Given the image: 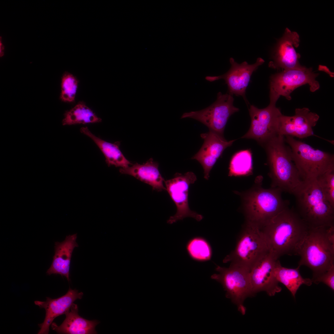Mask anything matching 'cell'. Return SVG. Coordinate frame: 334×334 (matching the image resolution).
I'll list each match as a JSON object with an SVG mask.
<instances>
[{
  "mask_svg": "<svg viewBox=\"0 0 334 334\" xmlns=\"http://www.w3.org/2000/svg\"><path fill=\"white\" fill-rule=\"evenodd\" d=\"M310 228L296 210L285 208L260 228L269 251L277 259L297 255Z\"/></svg>",
  "mask_w": 334,
  "mask_h": 334,
  "instance_id": "cell-1",
  "label": "cell"
},
{
  "mask_svg": "<svg viewBox=\"0 0 334 334\" xmlns=\"http://www.w3.org/2000/svg\"><path fill=\"white\" fill-rule=\"evenodd\" d=\"M263 178L257 176L252 186L246 191H234L241 199L240 209L246 221L262 228L272 218L289 206L288 200H284L280 189H265L262 186Z\"/></svg>",
  "mask_w": 334,
  "mask_h": 334,
  "instance_id": "cell-2",
  "label": "cell"
},
{
  "mask_svg": "<svg viewBox=\"0 0 334 334\" xmlns=\"http://www.w3.org/2000/svg\"><path fill=\"white\" fill-rule=\"evenodd\" d=\"M263 146L267 156L271 187L294 195L304 181L292 160L290 149L286 144L285 136L278 135Z\"/></svg>",
  "mask_w": 334,
  "mask_h": 334,
  "instance_id": "cell-3",
  "label": "cell"
},
{
  "mask_svg": "<svg viewBox=\"0 0 334 334\" xmlns=\"http://www.w3.org/2000/svg\"><path fill=\"white\" fill-rule=\"evenodd\" d=\"M298 267L305 266L314 279L334 266V226L310 227L298 252Z\"/></svg>",
  "mask_w": 334,
  "mask_h": 334,
  "instance_id": "cell-4",
  "label": "cell"
},
{
  "mask_svg": "<svg viewBox=\"0 0 334 334\" xmlns=\"http://www.w3.org/2000/svg\"><path fill=\"white\" fill-rule=\"evenodd\" d=\"M294 195L296 211L310 227L334 226V207L325 198L316 179L304 181Z\"/></svg>",
  "mask_w": 334,
  "mask_h": 334,
  "instance_id": "cell-5",
  "label": "cell"
},
{
  "mask_svg": "<svg viewBox=\"0 0 334 334\" xmlns=\"http://www.w3.org/2000/svg\"><path fill=\"white\" fill-rule=\"evenodd\" d=\"M292 160L304 181L317 178L327 171L334 169V156L290 136H285Z\"/></svg>",
  "mask_w": 334,
  "mask_h": 334,
  "instance_id": "cell-6",
  "label": "cell"
},
{
  "mask_svg": "<svg viewBox=\"0 0 334 334\" xmlns=\"http://www.w3.org/2000/svg\"><path fill=\"white\" fill-rule=\"evenodd\" d=\"M264 235L256 225L245 221L234 250L223 260L249 271L262 258L269 252Z\"/></svg>",
  "mask_w": 334,
  "mask_h": 334,
  "instance_id": "cell-7",
  "label": "cell"
},
{
  "mask_svg": "<svg viewBox=\"0 0 334 334\" xmlns=\"http://www.w3.org/2000/svg\"><path fill=\"white\" fill-rule=\"evenodd\" d=\"M270 102L266 108L259 109L251 105L249 109L251 118L250 127L242 138L252 139L262 146L278 134L279 116L282 114L276 103L280 96L270 89Z\"/></svg>",
  "mask_w": 334,
  "mask_h": 334,
  "instance_id": "cell-8",
  "label": "cell"
},
{
  "mask_svg": "<svg viewBox=\"0 0 334 334\" xmlns=\"http://www.w3.org/2000/svg\"><path fill=\"white\" fill-rule=\"evenodd\" d=\"M211 279L221 283L226 291L225 296L237 306L242 315L246 312L244 302L248 297L253 296L249 278V271L242 267L230 263L228 268L216 265Z\"/></svg>",
  "mask_w": 334,
  "mask_h": 334,
  "instance_id": "cell-9",
  "label": "cell"
},
{
  "mask_svg": "<svg viewBox=\"0 0 334 334\" xmlns=\"http://www.w3.org/2000/svg\"><path fill=\"white\" fill-rule=\"evenodd\" d=\"M234 98L229 94L217 93V99L212 105L202 110L185 113L181 118H191L207 126L209 131L224 137V130L229 117L239 109L233 105Z\"/></svg>",
  "mask_w": 334,
  "mask_h": 334,
  "instance_id": "cell-10",
  "label": "cell"
},
{
  "mask_svg": "<svg viewBox=\"0 0 334 334\" xmlns=\"http://www.w3.org/2000/svg\"><path fill=\"white\" fill-rule=\"evenodd\" d=\"M319 75L313 71L311 68H308L301 65L293 68L282 70L271 76L270 89L280 96H284L290 100L292 92L303 85L308 84L311 92L318 90L320 85L316 78Z\"/></svg>",
  "mask_w": 334,
  "mask_h": 334,
  "instance_id": "cell-11",
  "label": "cell"
},
{
  "mask_svg": "<svg viewBox=\"0 0 334 334\" xmlns=\"http://www.w3.org/2000/svg\"><path fill=\"white\" fill-rule=\"evenodd\" d=\"M197 180L195 174L192 172L182 174L177 173L172 179L165 181L166 191L175 203L177 210L176 214L171 216L167 223L172 224L187 217H191L199 221L203 216L191 210L188 204V192L189 186Z\"/></svg>",
  "mask_w": 334,
  "mask_h": 334,
  "instance_id": "cell-12",
  "label": "cell"
},
{
  "mask_svg": "<svg viewBox=\"0 0 334 334\" xmlns=\"http://www.w3.org/2000/svg\"><path fill=\"white\" fill-rule=\"evenodd\" d=\"M277 259L271 252L260 259L249 272V278L253 296L265 291L270 296L280 292L281 288L275 275Z\"/></svg>",
  "mask_w": 334,
  "mask_h": 334,
  "instance_id": "cell-13",
  "label": "cell"
},
{
  "mask_svg": "<svg viewBox=\"0 0 334 334\" xmlns=\"http://www.w3.org/2000/svg\"><path fill=\"white\" fill-rule=\"evenodd\" d=\"M229 61L231 67L226 73L219 76H207L205 79L210 82L223 79L227 85L229 93L245 98L246 89L252 74L264 61L259 58L253 64H249L246 61L239 64L231 58Z\"/></svg>",
  "mask_w": 334,
  "mask_h": 334,
  "instance_id": "cell-14",
  "label": "cell"
},
{
  "mask_svg": "<svg viewBox=\"0 0 334 334\" xmlns=\"http://www.w3.org/2000/svg\"><path fill=\"white\" fill-rule=\"evenodd\" d=\"M319 116L307 108H297L293 116L281 114L278 119V134L284 136L288 135L303 139L314 135L313 127L315 126Z\"/></svg>",
  "mask_w": 334,
  "mask_h": 334,
  "instance_id": "cell-15",
  "label": "cell"
},
{
  "mask_svg": "<svg viewBox=\"0 0 334 334\" xmlns=\"http://www.w3.org/2000/svg\"><path fill=\"white\" fill-rule=\"evenodd\" d=\"M299 41L298 34L286 28L283 36L278 40L274 49L273 61L269 62V67L282 71L300 66L299 59L301 56L294 49L298 46Z\"/></svg>",
  "mask_w": 334,
  "mask_h": 334,
  "instance_id": "cell-16",
  "label": "cell"
},
{
  "mask_svg": "<svg viewBox=\"0 0 334 334\" xmlns=\"http://www.w3.org/2000/svg\"><path fill=\"white\" fill-rule=\"evenodd\" d=\"M203 143L198 152L191 158L197 160L204 170V178L208 180L209 173L217 160L227 148L235 140H226L224 137L209 131L200 135Z\"/></svg>",
  "mask_w": 334,
  "mask_h": 334,
  "instance_id": "cell-17",
  "label": "cell"
},
{
  "mask_svg": "<svg viewBox=\"0 0 334 334\" xmlns=\"http://www.w3.org/2000/svg\"><path fill=\"white\" fill-rule=\"evenodd\" d=\"M83 295V292H79L76 289H72L69 288L66 293L59 298L52 299L47 297L45 301H35L36 305L44 308L45 311L44 322L38 324L40 329L38 334H48L49 327L54 319L58 316L65 314L74 302L77 299H81Z\"/></svg>",
  "mask_w": 334,
  "mask_h": 334,
  "instance_id": "cell-18",
  "label": "cell"
},
{
  "mask_svg": "<svg viewBox=\"0 0 334 334\" xmlns=\"http://www.w3.org/2000/svg\"><path fill=\"white\" fill-rule=\"evenodd\" d=\"M77 233L66 236L61 242H55L54 254L50 268L46 273L60 274L64 276L69 281V273L72 254L75 248L79 246L76 242Z\"/></svg>",
  "mask_w": 334,
  "mask_h": 334,
  "instance_id": "cell-19",
  "label": "cell"
},
{
  "mask_svg": "<svg viewBox=\"0 0 334 334\" xmlns=\"http://www.w3.org/2000/svg\"><path fill=\"white\" fill-rule=\"evenodd\" d=\"M66 318L62 323L58 326L54 322L51 324L52 329L59 334H97L95 328L99 323L96 320H90L80 316L78 313L77 304L73 303L65 314Z\"/></svg>",
  "mask_w": 334,
  "mask_h": 334,
  "instance_id": "cell-20",
  "label": "cell"
},
{
  "mask_svg": "<svg viewBox=\"0 0 334 334\" xmlns=\"http://www.w3.org/2000/svg\"><path fill=\"white\" fill-rule=\"evenodd\" d=\"M158 164L150 159L145 163L132 164L131 166L120 168V172L133 176L151 186L153 190L158 191L166 190L163 185L165 180L158 169Z\"/></svg>",
  "mask_w": 334,
  "mask_h": 334,
  "instance_id": "cell-21",
  "label": "cell"
},
{
  "mask_svg": "<svg viewBox=\"0 0 334 334\" xmlns=\"http://www.w3.org/2000/svg\"><path fill=\"white\" fill-rule=\"evenodd\" d=\"M80 131L90 138L96 144L105 156L106 162L109 166L114 165L124 168L132 164L120 151L119 142L113 143L106 142L92 134L87 127L81 128Z\"/></svg>",
  "mask_w": 334,
  "mask_h": 334,
  "instance_id": "cell-22",
  "label": "cell"
},
{
  "mask_svg": "<svg viewBox=\"0 0 334 334\" xmlns=\"http://www.w3.org/2000/svg\"><path fill=\"white\" fill-rule=\"evenodd\" d=\"M299 268L298 266L295 268L284 267L278 259L275 268V275L277 280L287 288L294 299L297 291L302 285L310 286L312 283L311 279L304 278L302 276Z\"/></svg>",
  "mask_w": 334,
  "mask_h": 334,
  "instance_id": "cell-23",
  "label": "cell"
},
{
  "mask_svg": "<svg viewBox=\"0 0 334 334\" xmlns=\"http://www.w3.org/2000/svg\"><path fill=\"white\" fill-rule=\"evenodd\" d=\"M101 119L83 102H80L64 114L63 125L99 122Z\"/></svg>",
  "mask_w": 334,
  "mask_h": 334,
  "instance_id": "cell-24",
  "label": "cell"
},
{
  "mask_svg": "<svg viewBox=\"0 0 334 334\" xmlns=\"http://www.w3.org/2000/svg\"><path fill=\"white\" fill-rule=\"evenodd\" d=\"M228 176L230 177L246 176L253 173L252 153L249 150L239 151L230 160Z\"/></svg>",
  "mask_w": 334,
  "mask_h": 334,
  "instance_id": "cell-25",
  "label": "cell"
},
{
  "mask_svg": "<svg viewBox=\"0 0 334 334\" xmlns=\"http://www.w3.org/2000/svg\"><path fill=\"white\" fill-rule=\"evenodd\" d=\"M190 257L193 260L200 262L211 260L212 255L211 246L205 238L196 237L190 239L186 246Z\"/></svg>",
  "mask_w": 334,
  "mask_h": 334,
  "instance_id": "cell-26",
  "label": "cell"
},
{
  "mask_svg": "<svg viewBox=\"0 0 334 334\" xmlns=\"http://www.w3.org/2000/svg\"><path fill=\"white\" fill-rule=\"evenodd\" d=\"M78 81L72 74L65 72L62 76L61 82V100L65 102L74 101L78 87Z\"/></svg>",
  "mask_w": 334,
  "mask_h": 334,
  "instance_id": "cell-27",
  "label": "cell"
},
{
  "mask_svg": "<svg viewBox=\"0 0 334 334\" xmlns=\"http://www.w3.org/2000/svg\"><path fill=\"white\" fill-rule=\"evenodd\" d=\"M316 179L325 198L334 207V169L327 171Z\"/></svg>",
  "mask_w": 334,
  "mask_h": 334,
  "instance_id": "cell-28",
  "label": "cell"
},
{
  "mask_svg": "<svg viewBox=\"0 0 334 334\" xmlns=\"http://www.w3.org/2000/svg\"><path fill=\"white\" fill-rule=\"evenodd\" d=\"M311 280L312 282L316 284L322 282L334 291V266L328 270L314 279H311Z\"/></svg>",
  "mask_w": 334,
  "mask_h": 334,
  "instance_id": "cell-29",
  "label": "cell"
}]
</instances>
